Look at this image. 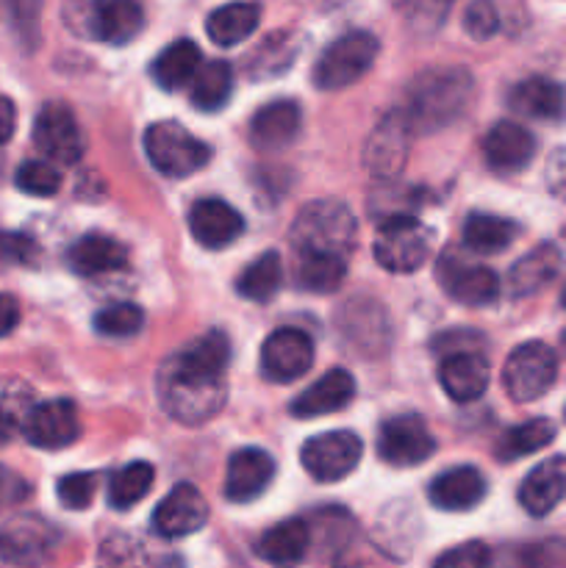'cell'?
<instances>
[{
    "mask_svg": "<svg viewBox=\"0 0 566 568\" xmlns=\"http://www.w3.org/2000/svg\"><path fill=\"white\" fill-rule=\"evenodd\" d=\"M472 94L475 78L464 67H431L411 81L403 114L414 133H436L466 114Z\"/></svg>",
    "mask_w": 566,
    "mask_h": 568,
    "instance_id": "1",
    "label": "cell"
},
{
    "mask_svg": "<svg viewBox=\"0 0 566 568\" xmlns=\"http://www.w3.org/2000/svg\"><path fill=\"white\" fill-rule=\"evenodd\" d=\"M159 403L181 425H203L214 419L225 405L228 386L225 381H200V377L183 375L170 361L159 369Z\"/></svg>",
    "mask_w": 566,
    "mask_h": 568,
    "instance_id": "2",
    "label": "cell"
},
{
    "mask_svg": "<svg viewBox=\"0 0 566 568\" xmlns=\"http://www.w3.org/2000/svg\"><path fill=\"white\" fill-rule=\"evenodd\" d=\"M289 236H292L294 253L320 250V253H336L347 258L355 244V216L338 200H314L300 209Z\"/></svg>",
    "mask_w": 566,
    "mask_h": 568,
    "instance_id": "3",
    "label": "cell"
},
{
    "mask_svg": "<svg viewBox=\"0 0 566 568\" xmlns=\"http://www.w3.org/2000/svg\"><path fill=\"white\" fill-rule=\"evenodd\" d=\"M64 17L75 33L125 44L144 28L142 0H67Z\"/></svg>",
    "mask_w": 566,
    "mask_h": 568,
    "instance_id": "4",
    "label": "cell"
},
{
    "mask_svg": "<svg viewBox=\"0 0 566 568\" xmlns=\"http://www.w3.org/2000/svg\"><path fill=\"white\" fill-rule=\"evenodd\" d=\"M377 50H381V44L370 31L344 33L322 50L314 72H311V81L322 92H336V89L350 87L372 70Z\"/></svg>",
    "mask_w": 566,
    "mask_h": 568,
    "instance_id": "5",
    "label": "cell"
},
{
    "mask_svg": "<svg viewBox=\"0 0 566 568\" xmlns=\"http://www.w3.org/2000/svg\"><path fill=\"white\" fill-rule=\"evenodd\" d=\"M144 153L164 178H189L211 161L209 144L170 120L153 122L144 131Z\"/></svg>",
    "mask_w": 566,
    "mask_h": 568,
    "instance_id": "6",
    "label": "cell"
},
{
    "mask_svg": "<svg viewBox=\"0 0 566 568\" xmlns=\"http://www.w3.org/2000/svg\"><path fill=\"white\" fill-rule=\"evenodd\" d=\"M558 355L544 342H525L503 366V388L514 403H533L555 386Z\"/></svg>",
    "mask_w": 566,
    "mask_h": 568,
    "instance_id": "7",
    "label": "cell"
},
{
    "mask_svg": "<svg viewBox=\"0 0 566 568\" xmlns=\"http://www.w3.org/2000/svg\"><path fill=\"white\" fill-rule=\"evenodd\" d=\"M431 250L433 231L422 225L416 216H405V220L377 225L375 258L386 272H394V275L416 272L427 261Z\"/></svg>",
    "mask_w": 566,
    "mask_h": 568,
    "instance_id": "8",
    "label": "cell"
},
{
    "mask_svg": "<svg viewBox=\"0 0 566 568\" xmlns=\"http://www.w3.org/2000/svg\"><path fill=\"white\" fill-rule=\"evenodd\" d=\"M364 455V444L355 433L333 430L309 438L300 449V464L316 483H338L350 477Z\"/></svg>",
    "mask_w": 566,
    "mask_h": 568,
    "instance_id": "9",
    "label": "cell"
},
{
    "mask_svg": "<svg viewBox=\"0 0 566 568\" xmlns=\"http://www.w3.org/2000/svg\"><path fill=\"white\" fill-rule=\"evenodd\" d=\"M433 453H436V438L427 430L422 416H388L377 430V455L383 464L411 469V466L425 464Z\"/></svg>",
    "mask_w": 566,
    "mask_h": 568,
    "instance_id": "10",
    "label": "cell"
},
{
    "mask_svg": "<svg viewBox=\"0 0 566 568\" xmlns=\"http://www.w3.org/2000/svg\"><path fill=\"white\" fill-rule=\"evenodd\" d=\"M411 131L408 120H405L403 109H392L381 122L375 125V131L366 139L364 150V164L370 170V175H375L377 181H392L403 172L405 161H408Z\"/></svg>",
    "mask_w": 566,
    "mask_h": 568,
    "instance_id": "11",
    "label": "cell"
},
{
    "mask_svg": "<svg viewBox=\"0 0 566 568\" xmlns=\"http://www.w3.org/2000/svg\"><path fill=\"white\" fill-rule=\"evenodd\" d=\"M59 532L39 516H17L0 527V564L37 568L53 552Z\"/></svg>",
    "mask_w": 566,
    "mask_h": 568,
    "instance_id": "12",
    "label": "cell"
},
{
    "mask_svg": "<svg viewBox=\"0 0 566 568\" xmlns=\"http://www.w3.org/2000/svg\"><path fill=\"white\" fill-rule=\"evenodd\" d=\"M314 364V342L297 327H277L261 347V375L272 383H294Z\"/></svg>",
    "mask_w": 566,
    "mask_h": 568,
    "instance_id": "13",
    "label": "cell"
},
{
    "mask_svg": "<svg viewBox=\"0 0 566 568\" xmlns=\"http://www.w3.org/2000/svg\"><path fill=\"white\" fill-rule=\"evenodd\" d=\"M22 436L31 447L39 449L70 447L81 436L78 408L70 399H48V403L33 405L22 416Z\"/></svg>",
    "mask_w": 566,
    "mask_h": 568,
    "instance_id": "14",
    "label": "cell"
},
{
    "mask_svg": "<svg viewBox=\"0 0 566 568\" xmlns=\"http://www.w3.org/2000/svg\"><path fill=\"white\" fill-rule=\"evenodd\" d=\"M33 144L59 164H75L83 155V136L75 114L64 103H48L33 120Z\"/></svg>",
    "mask_w": 566,
    "mask_h": 568,
    "instance_id": "15",
    "label": "cell"
},
{
    "mask_svg": "<svg viewBox=\"0 0 566 568\" xmlns=\"http://www.w3.org/2000/svg\"><path fill=\"white\" fill-rule=\"evenodd\" d=\"M436 277L444 292H447V297H453L461 305L481 308V305H492L499 297L497 272H492L488 266L464 264L453 253L438 261Z\"/></svg>",
    "mask_w": 566,
    "mask_h": 568,
    "instance_id": "16",
    "label": "cell"
},
{
    "mask_svg": "<svg viewBox=\"0 0 566 568\" xmlns=\"http://www.w3.org/2000/svg\"><path fill=\"white\" fill-rule=\"evenodd\" d=\"M209 521V503L192 483H181L159 503L153 514V530L161 538H186L203 530Z\"/></svg>",
    "mask_w": 566,
    "mask_h": 568,
    "instance_id": "17",
    "label": "cell"
},
{
    "mask_svg": "<svg viewBox=\"0 0 566 568\" xmlns=\"http://www.w3.org/2000/svg\"><path fill=\"white\" fill-rule=\"evenodd\" d=\"M275 480V460L259 447H244L231 455L225 475V499L233 505H247L259 499Z\"/></svg>",
    "mask_w": 566,
    "mask_h": 568,
    "instance_id": "18",
    "label": "cell"
},
{
    "mask_svg": "<svg viewBox=\"0 0 566 568\" xmlns=\"http://www.w3.org/2000/svg\"><path fill=\"white\" fill-rule=\"evenodd\" d=\"M536 155V136L519 122L503 120L483 139V159L499 175H516Z\"/></svg>",
    "mask_w": 566,
    "mask_h": 568,
    "instance_id": "19",
    "label": "cell"
},
{
    "mask_svg": "<svg viewBox=\"0 0 566 568\" xmlns=\"http://www.w3.org/2000/svg\"><path fill=\"white\" fill-rule=\"evenodd\" d=\"M189 231L194 242L209 250H222L244 231V216L220 197H203L189 209Z\"/></svg>",
    "mask_w": 566,
    "mask_h": 568,
    "instance_id": "20",
    "label": "cell"
},
{
    "mask_svg": "<svg viewBox=\"0 0 566 568\" xmlns=\"http://www.w3.org/2000/svg\"><path fill=\"white\" fill-rule=\"evenodd\" d=\"M519 505L530 516H549L566 499V455L542 460L536 469L527 471L519 486Z\"/></svg>",
    "mask_w": 566,
    "mask_h": 568,
    "instance_id": "21",
    "label": "cell"
},
{
    "mask_svg": "<svg viewBox=\"0 0 566 568\" xmlns=\"http://www.w3.org/2000/svg\"><path fill=\"white\" fill-rule=\"evenodd\" d=\"M300 128H303L300 105L294 100H272L250 120V142L255 150L275 153L300 136Z\"/></svg>",
    "mask_w": 566,
    "mask_h": 568,
    "instance_id": "22",
    "label": "cell"
},
{
    "mask_svg": "<svg viewBox=\"0 0 566 568\" xmlns=\"http://www.w3.org/2000/svg\"><path fill=\"white\" fill-rule=\"evenodd\" d=\"M486 497V477L475 466H455L433 477L427 488V499L433 508L447 510V514H464L481 505Z\"/></svg>",
    "mask_w": 566,
    "mask_h": 568,
    "instance_id": "23",
    "label": "cell"
},
{
    "mask_svg": "<svg viewBox=\"0 0 566 568\" xmlns=\"http://www.w3.org/2000/svg\"><path fill=\"white\" fill-rule=\"evenodd\" d=\"M166 361L183 375L200 381H225V369L231 364V338L222 331H209Z\"/></svg>",
    "mask_w": 566,
    "mask_h": 568,
    "instance_id": "24",
    "label": "cell"
},
{
    "mask_svg": "<svg viewBox=\"0 0 566 568\" xmlns=\"http://www.w3.org/2000/svg\"><path fill=\"white\" fill-rule=\"evenodd\" d=\"M560 270H564V253L549 242L538 244L511 266L508 277H505V288L514 300L533 297L542 288H547L560 275Z\"/></svg>",
    "mask_w": 566,
    "mask_h": 568,
    "instance_id": "25",
    "label": "cell"
},
{
    "mask_svg": "<svg viewBox=\"0 0 566 568\" xmlns=\"http://www.w3.org/2000/svg\"><path fill=\"white\" fill-rule=\"evenodd\" d=\"M353 375L344 369H331L327 375H322L314 386H309L303 394H297L294 403L289 405V410H292V416H297V419H316V416L344 410L353 403Z\"/></svg>",
    "mask_w": 566,
    "mask_h": 568,
    "instance_id": "26",
    "label": "cell"
},
{
    "mask_svg": "<svg viewBox=\"0 0 566 568\" xmlns=\"http://www.w3.org/2000/svg\"><path fill=\"white\" fill-rule=\"evenodd\" d=\"M508 105L530 120L558 122L566 116V87L544 75L525 78L508 92Z\"/></svg>",
    "mask_w": 566,
    "mask_h": 568,
    "instance_id": "27",
    "label": "cell"
},
{
    "mask_svg": "<svg viewBox=\"0 0 566 568\" xmlns=\"http://www.w3.org/2000/svg\"><path fill=\"white\" fill-rule=\"evenodd\" d=\"M438 383L455 403H475L488 388V364L477 353H449L438 366Z\"/></svg>",
    "mask_w": 566,
    "mask_h": 568,
    "instance_id": "28",
    "label": "cell"
},
{
    "mask_svg": "<svg viewBox=\"0 0 566 568\" xmlns=\"http://www.w3.org/2000/svg\"><path fill=\"white\" fill-rule=\"evenodd\" d=\"M67 264L83 277L109 275V272L122 270L128 264V250L117 239L89 233V236H81L67 250Z\"/></svg>",
    "mask_w": 566,
    "mask_h": 568,
    "instance_id": "29",
    "label": "cell"
},
{
    "mask_svg": "<svg viewBox=\"0 0 566 568\" xmlns=\"http://www.w3.org/2000/svg\"><path fill=\"white\" fill-rule=\"evenodd\" d=\"M309 547H311L309 525H305L303 519H286L281 521V525L270 527V530L261 536L255 552H259V558L266 560L270 566L289 568V566L303 564L305 555H309Z\"/></svg>",
    "mask_w": 566,
    "mask_h": 568,
    "instance_id": "30",
    "label": "cell"
},
{
    "mask_svg": "<svg viewBox=\"0 0 566 568\" xmlns=\"http://www.w3.org/2000/svg\"><path fill=\"white\" fill-rule=\"evenodd\" d=\"M261 22V6L253 0H233V3L220 6L205 20V33L220 48H233L253 37Z\"/></svg>",
    "mask_w": 566,
    "mask_h": 568,
    "instance_id": "31",
    "label": "cell"
},
{
    "mask_svg": "<svg viewBox=\"0 0 566 568\" xmlns=\"http://www.w3.org/2000/svg\"><path fill=\"white\" fill-rule=\"evenodd\" d=\"M297 286L311 294H331L347 277V261L336 253H320V250H300L294 264Z\"/></svg>",
    "mask_w": 566,
    "mask_h": 568,
    "instance_id": "32",
    "label": "cell"
},
{
    "mask_svg": "<svg viewBox=\"0 0 566 568\" xmlns=\"http://www.w3.org/2000/svg\"><path fill=\"white\" fill-rule=\"evenodd\" d=\"M200 67H203V50L192 39H178L155 55L150 72L161 89H183L192 83Z\"/></svg>",
    "mask_w": 566,
    "mask_h": 568,
    "instance_id": "33",
    "label": "cell"
},
{
    "mask_svg": "<svg viewBox=\"0 0 566 568\" xmlns=\"http://www.w3.org/2000/svg\"><path fill=\"white\" fill-rule=\"evenodd\" d=\"M283 286V261L275 250H266L259 258L250 261L236 277V294L250 303H270Z\"/></svg>",
    "mask_w": 566,
    "mask_h": 568,
    "instance_id": "34",
    "label": "cell"
},
{
    "mask_svg": "<svg viewBox=\"0 0 566 568\" xmlns=\"http://www.w3.org/2000/svg\"><path fill=\"white\" fill-rule=\"evenodd\" d=\"M516 236H519V225L505 220V216L475 211L464 222V244L477 255L503 253V250H508L514 244Z\"/></svg>",
    "mask_w": 566,
    "mask_h": 568,
    "instance_id": "35",
    "label": "cell"
},
{
    "mask_svg": "<svg viewBox=\"0 0 566 568\" xmlns=\"http://www.w3.org/2000/svg\"><path fill=\"white\" fill-rule=\"evenodd\" d=\"M555 438V425L549 419H530L522 422V425L511 427L499 436L494 455H497L503 464H514V460L527 458V455L538 453V449L549 447Z\"/></svg>",
    "mask_w": 566,
    "mask_h": 568,
    "instance_id": "36",
    "label": "cell"
},
{
    "mask_svg": "<svg viewBox=\"0 0 566 568\" xmlns=\"http://www.w3.org/2000/svg\"><path fill=\"white\" fill-rule=\"evenodd\" d=\"M233 89V70L228 61H209L192 78L189 100L200 111H220L228 103Z\"/></svg>",
    "mask_w": 566,
    "mask_h": 568,
    "instance_id": "37",
    "label": "cell"
},
{
    "mask_svg": "<svg viewBox=\"0 0 566 568\" xmlns=\"http://www.w3.org/2000/svg\"><path fill=\"white\" fill-rule=\"evenodd\" d=\"M155 480V469L144 460L128 464L109 477V505L114 510H131L150 494Z\"/></svg>",
    "mask_w": 566,
    "mask_h": 568,
    "instance_id": "38",
    "label": "cell"
},
{
    "mask_svg": "<svg viewBox=\"0 0 566 568\" xmlns=\"http://www.w3.org/2000/svg\"><path fill=\"white\" fill-rule=\"evenodd\" d=\"M370 214L375 216L377 225L405 220V216H416V192L408 186H400L397 178L381 181L375 194L370 197Z\"/></svg>",
    "mask_w": 566,
    "mask_h": 568,
    "instance_id": "39",
    "label": "cell"
},
{
    "mask_svg": "<svg viewBox=\"0 0 566 568\" xmlns=\"http://www.w3.org/2000/svg\"><path fill=\"white\" fill-rule=\"evenodd\" d=\"M142 327H144V311L133 303L109 305V308L98 311V316H94V331H98L100 336H109V338L137 336Z\"/></svg>",
    "mask_w": 566,
    "mask_h": 568,
    "instance_id": "40",
    "label": "cell"
},
{
    "mask_svg": "<svg viewBox=\"0 0 566 568\" xmlns=\"http://www.w3.org/2000/svg\"><path fill=\"white\" fill-rule=\"evenodd\" d=\"M14 183L31 197H53L61 189V172L50 161H22L17 166Z\"/></svg>",
    "mask_w": 566,
    "mask_h": 568,
    "instance_id": "41",
    "label": "cell"
},
{
    "mask_svg": "<svg viewBox=\"0 0 566 568\" xmlns=\"http://www.w3.org/2000/svg\"><path fill=\"white\" fill-rule=\"evenodd\" d=\"M98 480L100 477L94 471H72V475H64L59 480V486H55L59 503L67 510H87L92 505L94 494H98Z\"/></svg>",
    "mask_w": 566,
    "mask_h": 568,
    "instance_id": "42",
    "label": "cell"
},
{
    "mask_svg": "<svg viewBox=\"0 0 566 568\" xmlns=\"http://www.w3.org/2000/svg\"><path fill=\"white\" fill-rule=\"evenodd\" d=\"M464 31L477 42L492 39L499 31V11L494 0H469L464 9Z\"/></svg>",
    "mask_w": 566,
    "mask_h": 568,
    "instance_id": "43",
    "label": "cell"
},
{
    "mask_svg": "<svg viewBox=\"0 0 566 568\" xmlns=\"http://www.w3.org/2000/svg\"><path fill=\"white\" fill-rule=\"evenodd\" d=\"M492 566V549L483 541H466L438 555L433 568H488Z\"/></svg>",
    "mask_w": 566,
    "mask_h": 568,
    "instance_id": "44",
    "label": "cell"
},
{
    "mask_svg": "<svg viewBox=\"0 0 566 568\" xmlns=\"http://www.w3.org/2000/svg\"><path fill=\"white\" fill-rule=\"evenodd\" d=\"M0 6L9 14L11 26L20 31L22 39H37L39 14H42V0H0Z\"/></svg>",
    "mask_w": 566,
    "mask_h": 568,
    "instance_id": "45",
    "label": "cell"
},
{
    "mask_svg": "<svg viewBox=\"0 0 566 568\" xmlns=\"http://www.w3.org/2000/svg\"><path fill=\"white\" fill-rule=\"evenodd\" d=\"M37 244L31 236H22V233H6L0 231V255L9 258L11 264H31L37 258Z\"/></svg>",
    "mask_w": 566,
    "mask_h": 568,
    "instance_id": "46",
    "label": "cell"
},
{
    "mask_svg": "<svg viewBox=\"0 0 566 568\" xmlns=\"http://www.w3.org/2000/svg\"><path fill=\"white\" fill-rule=\"evenodd\" d=\"M28 494H31L28 483L11 469L0 466V510L11 508V505H20Z\"/></svg>",
    "mask_w": 566,
    "mask_h": 568,
    "instance_id": "47",
    "label": "cell"
},
{
    "mask_svg": "<svg viewBox=\"0 0 566 568\" xmlns=\"http://www.w3.org/2000/svg\"><path fill=\"white\" fill-rule=\"evenodd\" d=\"M547 189L566 203V148H558L547 161Z\"/></svg>",
    "mask_w": 566,
    "mask_h": 568,
    "instance_id": "48",
    "label": "cell"
},
{
    "mask_svg": "<svg viewBox=\"0 0 566 568\" xmlns=\"http://www.w3.org/2000/svg\"><path fill=\"white\" fill-rule=\"evenodd\" d=\"M20 322V305L11 294H0V338L9 336Z\"/></svg>",
    "mask_w": 566,
    "mask_h": 568,
    "instance_id": "49",
    "label": "cell"
},
{
    "mask_svg": "<svg viewBox=\"0 0 566 568\" xmlns=\"http://www.w3.org/2000/svg\"><path fill=\"white\" fill-rule=\"evenodd\" d=\"M17 427H22L20 416H17V410L11 408L3 397H0V447L11 442V436L17 433Z\"/></svg>",
    "mask_w": 566,
    "mask_h": 568,
    "instance_id": "50",
    "label": "cell"
},
{
    "mask_svg": "<svg viewBox=\"0 0 566 568\" xmlns=\"http://www.w3.org/2000/svg\"><path fill=\"white\" fill-rule=\"evenodd\" d=\"M14 128H17V109L9 98L0 94V144L9 142L14 136Z\"/></svg>",
    "mask_w": 566,
    "mask_h": 568,
    "instance_id": "51",
    "label": "cell"
},
{
    "mask_svg": "<svg viewBox=\"0 0 566 568\" xmlns=\"http://www.w3.org/2000/svg\"><path fill=\"white\" fill-rule=\"evenodd\" d=\"M560 305H564V311H566V283H564V292H560Z\"/></svg>",
    "mask_w": 566,
    "mask_h": 568,
    "instance_id": "52",
    "label": "cell"
},
{
    "mask_svg": "<svg viewBox=\"0 0 566 568\" xmlns=\"http://www.w3.org/2000/svg\"><path fill=\"white\" fill-rule=\"evenodd\" d=\"M336 568H353V566H342V564H338V566H336Z\"/></svg>",
    "mask_w": 566,
    "mask_h": 568,
    "instance_id": "53",
    "label": "cell"
},
{
    "mask_svg": "<svg viewBox=\"0 0 566 568\" xmlns=\"http://www.w3.org/2000/svg\"><path fill=\"white\" fill-rule=\"evenodd\" d=\"M564 349H566V333H564Z\"/></svg>",
    "mask_w": 566,
    "mask_h": 568,
    "instance_id": "54",
    "label": "cell"
}]
</instances>
